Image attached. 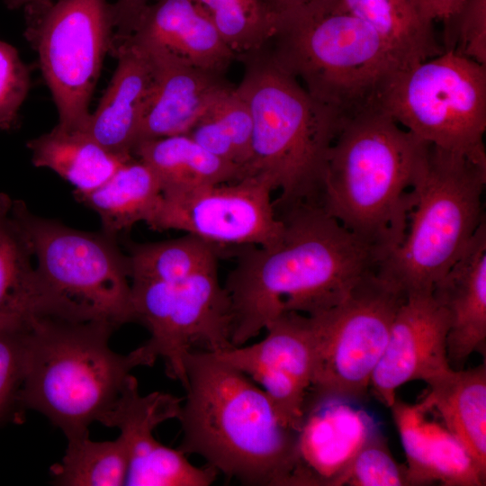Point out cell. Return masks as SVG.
Instances as JSON below:
<instances>
[{"label": "cell", "mask_w": 486, "mask_h": 486, "mask_svg": "<svg viewBox=\"0 0 486 486\" xmlns=\"http://www.w3.org/2000/svg\"><path fill=\"white\" fill-rule=\"evenodd\" d=\"M237 55L263 48L273 36L276 16L265 0H195Z\"/></svg>", "instance_id": "cell-32"}, {"label": "cell", "mask_w": 486, "mask_h": 486, "mask_svg": "<svg viewBox=\"0 0 486 486\" xmlns=\"http://www.w3.org/2000/svg\"><path fill=\"white\" fill-rule=\"evenodd\" d=\"M116 328L104 321L36 316L29 322L18 406L38 411L68 440L89 436L139 366L158 359L145 344L128 354L112 350Z\"/></svg>", "instance_id": "cell-4"}, {"label": "cell", "mask_w": 486, "mask_h": 486, "mask_svg": "<svg viewBox=\"0 0 486 486\" xmlns=\"http://www.w3.org/2000/svg\"><path fill=\"white\" fill-rule=\"evenodd\" d=\"M38 315L32 243L13 201L0 193V323H24Z\"/></svg>", "instance_id": "cell-27"}, {"label": "cell", "mask_w": 486, "mask_h": 486, "mask_svg": "<svg viewBox=\"0 0 486 486\" xmlns=\"http://www.w3.org/2000/svg\"><path fill=\"white\" fill-rule=\"evenodd\" d=\"M338 1L277 15L265 46L313 97L346 118L377 108L394 74L410 64L374 26Z\"/></svg>", "instance_id": "cell-6"}, {"label": "cell", "mask_w": 486, "mask_h": 486, "mask_svg": "<svg viewBox=\"0 0 486 486\" xmlns=\"http://www.w3.org/2000/svg\"><path fill=\"white\" fill-rule=\"evenodd\" d=\"M277 215L284 221L279 239L267 247L245 246L226 279L233 346L283 313L313 316L336 307L378 271L384 257L320 203H300Z\"/></svg>", "instance_id": "cell-1"}, {"label": "cell", "mask_w": 486, "mask_h": 486, "mask_svg": "<svg viewBox=\"0 0 486 486\" xmlns=\"http://www.w3.org/2000/svg\"><path fill=\"white\" fill-rule=\"evenodd\" d=\"M27 147L35 166L57 173L76 188L75 193L95 189L134 158L107 150L81 130H67L57 125L31 140Z\"/></svg>", "instance_id": "cell-25"}, {"label": "cell", "mask_w": 486, "mask_h": 486, "mask_svg": "<svg viewBox=\"0 0 486 486\" xmlns=\"http://www.w3.org/2000/svg\"><path fill=\"white\" fill-rule=\"evenodd\" d=\"M143 50L150 59L153 76L136 145L186 134L233 87L223 74L191 66L164 52Z\"/></svg>", "instance_id": "cell-18"}, {"label": "cell", "mask_w": 486, "mask_h": 486, "mask_svg": "<svg viewBox=\"0 0 486 486\" xmlns=\"http://www.w3.org/2000/svg\"><path fill=\"white\" fill-rule=\"evenodd\" d=\"M407 456L409 486L439 482L446 486H482L484 474L463 445L444 426L426 418L421 402L395 400L390 407Z\"/></svg>", "instance_id": "cell-22"}, {"label": "cell", "mask_w": 486, "mask_h": 486, "mask_svg": "<svg viewBox=\"0 0 486 486\" xmlns=\"http://www.w3.org/2000/svg\"><path fill=\"white\" fill-rule=\"evenodd\" d=\"M13 206L33 250L38 316L116 328L135 321L128 259L115 238L39 217L22 201Z\"/></svg>", "instance_id": "cell-8"}, {"label": "cell", "mask_w": 486, "mask_h": 486, "mask_svg": "<svg viewBox=\"0 0 486 486\" xmlns=\"http://www.w3.org/2000/svg\"><path fill=\"white\" fill-rule=\"evenodd\" d=\"M349 486H409L407 469L398 464L379 431L359 449L342 480Z\"/></svg>", "instance_id": "cell-33"}, {"label": "cell", "mask_w": 486, "mask_h": 486, "mask_svg": "<svg viewBox=\"0 0 486 486\" xmlns=\"http://www.w3.org/2000/svg\"><path fill=\"white\" fill-rule=\"evenodd\" d=\"M486 165L427 143L404 236L377 274L406 296L432 292L485 220Z\"/></svg>", "instance_id": "cell-7"}, {"label": "cell", "mask_w": 486, "mask_h": 486, "mask_svg": "<svg viewBox=\"0 0 486 486\" xmlns=\"http://www.w3.org/2000/svg\"><path fill=\"white\" fill-rule=\"evenodd\" d=\"M30 86L29 68L17 50L0 39V130L17 127Z\"/></svg>", "instance_id": "cell-36"}, {"label": "cell", "mask_w": 486, "mask_h": 486, "mask_svg": "<svg viewBox=\"0 0 486 486\" xmlns=\"http://www.w3.org/2000/svg\"><path fill=\"white\" fill-rule=\"evenodd\" d=\"M25 37L36 51L58 114V127L86 124L104 59L114 36L107 0H44L24 7Z\"/></svg>", "instance_id": "cell-10"}, {"label": "cell", "mask_w": 486, "mask_h": 486, "mask_svg": "<svg viewBox=\"0 0 486 486\" xmlns=\"http://www.w3.org/2000/svg\"><path fill=\"white\" fill-rule=\"evenodd\" d=\"M377 108L419 140L486 165V66L444 50L398 70Z\"/></svg>", "instance_id": "cell-9"}, {"label": "cell", "mask_w": 486, "mask_h": 486, "mask_svg": "<svg viewBox=\"0 0 486 486\" xmlns=\"http://www.w3.org/2000/svg\"><path fill=\"white\" fill-rule=\"evenodd\" d=\"M406 297L376 272L340 304L311 316L316 359L308 393L364 401L392 321Z\"/></svg>", "instance_id": "cell-11"}, {"label": "cell", "mask_w": 486, "mask_h": 486, "mask_svg": "<svg viewBox=\"0 0 486 486\" xmlns=\"http://www.w3.org/2000/svg\"><path fill=\"white\" fill-rule=\"evenodd\" d=\"M186 134L210 153L238 166L248 176L253 118L236 86L222 94Z\"/></svg>", "instance_id": "cell-30"}, {"label": "cell", "mask_w": 486, "mask_h": 486, "mask_svg": "<svg viewBox=\"0 0 486 486\" xmlns=\"http://www.w3.org/2000/svg\"><path fill=\"white\" fill-rule=\"evenodd\" d=\"M244 66L238 93L253 118L248 176L270 182L276 212L319 202L328 149L344 117L313 97L266 46L237 57Z\"/></svg>", "instance_id": "cell-5"}, {"label": "cell", "mask_w": 486, "mask_h": 486, "mask_svg": "<svg viewBox=\"0 0 486 486\" xmlns=\"http://www.w3.org/2000/svg\"><path fill=\"white\" fill-rule=\"evenodd\" d=\"M464 0H415L418 14L427 24L444 21L454 14Z\"/></svg>", "instance_id": "cell-38"}, {"label": "cell", "mask_w": 486, "mask_h": 486, "mask_svg": "<svg viewBox=\"0 0 486 486\" xmlns=\"http://www.w3.org/2000/svg\"><path fill=\"white\" fill-rule=\"evenodd\" d=\"M130 285L135 321L150 333L144 344L183 387L187 354L233 346L230 302L217 270L176 284L130 281Z\"/></svg>", "instance_id": "cell-12"}, {"label": "cell", "mask_w": 486, "mask_h": 486, "mask_svg": "<svg viewBox=\"0 0 486 486\" xmlns=\"http://www.w3.org/2000/svg\"><path fill=\"white\" fill-rule=\"evenodd\" d=\"M443 23V51L486 66V0H464Z\"/></svg>", "instance_id": "cell-34"}, {"label": "cell", "mask_w": 486, "mask_h": 486, "mask_svg": "<svg viewBox=\"0 0 486 486\" xmlns=\"http://www.w3.org/2000/svg\"><path fill=\"white\" fill-rule=\"evenodd\" d=\"M123 440L93 441L89 436L68 440L60 463L50 467L52 482L61 486H122L128 472Z\"/></svg>", "instance_id": "cell-31"}, {"label": "cell", "mask_w": 486, "mask_h": 486, "mask_svg": "<svg viewBox=\"0 0 486 486\" xmlns=\"http://www.w3.org/2000/svg\"><path fill=\"white\" fill-rule=\"evenodd\" d=\"M123 40L223 75L237 59L195 0H151L133 33Z\"/></svg>", "instance_id": "cell-19"}, {"label": "cell", "mask_w": 486, "mask_h": 486, "mask_svg": "<svg viewBox=\"0 0 486 486\" xmlns=\"http://www.w3.org/2000/svg\"><path fill=\"white\" fill-rule=\"evenodd\" d=\"M183 398L154 392L141 395L132 374L113 405L99 420L120 430L128 454L127 486H209L218 472L192 464L185 454L153 436L162 422L178 418Z\"/></svg>", "instance_id": "cell-14"}, {"label": "cell", "mask_w": 486, "mask_h": 486, "mask_svg": "<svg viewBox=\"0 0 486 486\" xmlns=\"http://www.w3.org/2000/svg\"><path fill=\"white\" fill-rule=\"evenodd\" d=\"M75 194L99 215L102 231L113 238L138 222L148 224L162 198L158 177L137 158L124 163L95 189Z\"/></svg>", "instance_id": "cell-26"}, {"label": "cell", "mask_w": 486, "mask_h": 486, "mask_svg": "<svg viewBox=\"0 0 486 486\" xmlns=\"http://www.w3.org/2000/svg\"><path fill=\"white\" fill-rule=\"evenodd\" d=\"M270 182L261 176L162 194L148 225L156 230H176L215 245L267 247L282 235Z\"/></svg>", "instance_id": "cell-13"}, {"label": "cell", "mask_w": 486, "mask_h": 486, "mask_svg": "<svg viewBox=\"0 0 486 486\" xmlns=\"http://www.w3.org/2000/svg\"><path fill=\"white\" fill-rule=\"evenodd\" d=\"M150 2L151 0H116L112 4L114 27L112 46L133 33Z\"/></svg>", "instance_id": "cell-37"}, {"label": "cell", "mask_w": 486, "mask_h": 486, "mask_svg": "<svg viewBox=\"0 0 486 486\" xmlns=\"http://www.w3.org/2000/svg\"><path fill=\"white\" fill-rule=\"evenodd\" d=\"M432 293L449 317L446 338L449 364L453 369H461L472 353H485V220L459 259L435 285Z\"/></svg>", "instance_id": "cell-20"}, {"label": "cell", "mask_w": 486, "mask_h": 486, "mask_svg": "<svg viewBox=\"0 0 486 486\" xmlns=\"http://www.w3.org/2000/svg\"><path fill=\"white\" fill-rule=\"evenodd\" d=\"M265 329L259 342L213 353L259 384L280 420L297 432L315 370L313 320L309 315L285 312Z\"/></svg>", "instance_id": "cell-15"}, {"label": "cell", "mask_w": 486, "mask_h": 486, "mask_svg": "<svg viewBox=\"0 0 486 486\" xmlns=\"http://www.w3.org/2000/svg\"><path fill=\"white\" fill-rule=\"evenodd\" d=\"M338 5L374 26L410 64L443 52L415 0H338Z\"/></svg>", "instance_id": "cell-29"}, {"label": "cell", "mask_w": 486, "mask_h": 486, "mask_svg": "<svg viewBox=\"0 0 486 486\" xmlns=\"http://www.w3.org/2000/svg\"><path fill=\"white\" fill-rule=\"evenodd\" d=\"M448 329V313L432 292L406 297L370 382L382 403L391 407L397 389L406 382L428 383L452 369L446 349Z\"/></svg>", "instance_id": "cell-17"}, {"label": "cell", "mask_w": 486, "mask_h": 486, "mask_svg": "<svg viewBox=\"0 0 486 486\" xmlns=\"http://www.w3.org/2000/svg\"><path fill=\"white\" fill-rule=\"evenodd\" d=\"M328 0H265L275 16L292 12L314 3Z\"/></svg>", "instance_id": "cell-39"}, {"label": "cell", "mask_w": 486, "mask_h": 486, "mask_svg": "<svg viewBox=\"0 0 486 486\" xmlns=\"http://www.w3.org/2000/svg\"><path fill=\"white\" fill-rule=\"evenodd\" d=\"M427 143L379 108L344 118L327 155L320 205L385 258L404 236Z\"/></svg>", "instance_id": "cell-3"}, {"label": "cell", "mask_w": 486, "mask_h": 486, "mask_svg": "<svg viewBox=\"0 0 486 486\" xmlns=\"http://www.w3.org/2000/svg\"><path fill=\"white\" fill-rule=\"evenodd\" d=\"M112 52L117 66L96 109L80 130L107 150L133 155L138 132L152 84L147 53L128 40Z\"/></svg>", "instance_id": "cell-21"}, {"label": "cell", "mask_w": 486, "mask_h": 486, "mask_svg": "<svg viewBox=\"0 0 486 486\" xmlns=\"http://www.w3.org/2000/svg\"><path fill=\"white\" fill-rule=\"evenodd\" d=\"M422 401L435 409L447 430L486 474V365L451 369L428 382Z\"/></svg>", "instance_id": "cell-23"}, {"label": "cell", "mask_w": 486, "mask_h": 486, "mask_svg": "<svg viewBox=\"0 0 486 486\" xmlns=\"http://www.w3.org/2000/svg\"><path fill=\"white\" fill-rule=\"evenodd\" d=\"M379 431L362 402L308 393L288 486H341L356 453Z\"/></svg>", "instance_id": "cell-16"}, {"label": "cell", "mask_w": 486, "mask_h": 486, "mask_svg": "<svg viewBox=\"0 0 486 486\" xmlns=\"http://www.w3.org/2000/svg\"><path fill=\"white\" fill-rule=\"evenodd\" d=\"M218 247L190 233L169 240L133 244L127 256L130 281L176 284L217 270Z\"/></svg>", "instance_id": "cell-28"}, {"label": "cell", "mask_w": 486, "mask_h": 486, "mask_svg": "<svg viewBox=\"0 0 486 486\" xmlns=\"http://www.w3.org/2000/svg\"><path fill=\"white\" fill-rule=\"evenodd\" d=\"M41 1H44V0H4L7 8L11 10L17 9L22 6L25 7L29 4L41 2Z\"/></svg>", "instance_id": "cell-40"}, {"label": "cell", "mask_w": 486, "mask_h": 486, "mask_svg": "<svg viewBox=\"0 0 486 486\" xmlns=\"http://www.w3.org/2000/svg\"><path fill=\"white\" fill-rule=\"evenodd\" d=\"M184 369L177 449L244 485L288 486L297 432L280 420L264 390L213 352L191 351Z\"/></svg>", "instance_id": "cell-2"}, {"label": "cell", "mask_w": 486, "mask_h": 486, "mask_svg": "<svg viewBox=\"0 0 486 486\" xmlns=\"http://www.w3.org/2000/svg\"><path fill=\"white\" fill-rule=\"evenodd\" d=\"M132 154L158 177L162 194L234 182L245 176L234 164L210 153L187 134L142 141Z\"/></svg>", "instance_id": "cell-24"}, {"label": "cell", "mask_w": 486, "mask_h": 486, "mask_svg": "<svg viewBox=\"0 0 486 486\" xmlns=\"http://www.w3.org/2000/svg\"><path fill=\"white\" fill-rule=\"evenodd\" d=\"M29 322L0 323V424L19 407Z\"/></svg>", "instance_id": "cell-35"}]
</instances>
